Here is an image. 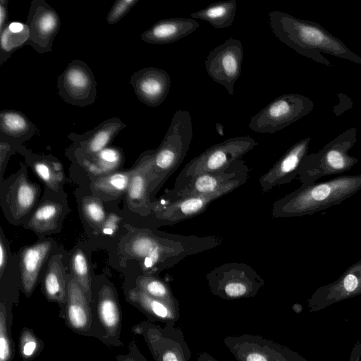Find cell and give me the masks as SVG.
Instances as JSON below:
<instances>
[{
  "mask_svg": "<svg viewBox=\"0 0 361 361\" xmlns=\"http://www.w3.org/2000/svg\"><path fill=\"white\" fill-rule=\"evenodd\" d=\"M273 35L298 54L331 67L322 53L361 65V56L351 51L340 39L321 25L280 11L268 13Z\"/></svg>",
  "mask_w": 361,
  "mask_h": 361,
  "instance_id": "obj_1",
  "label": "cell"
},
{
  "mask_svg": "<svg viewBox=\"0 0 361 361\" xmlns=\"http://www.w3.org/2000/svg\"><path fill=\"white\" fill-rule=\"evenodd\" d=\"M222 242L216 235L198 237L178 234H154L142 230L125 244V252L140 262L145 274L172 267L186 257L212 249Z\"/></svg>",
  "mask_w": 361,
  "mask_h": 361,
  "instance_id": "obj_2",
  "label": "cell"
},
{
  "mask_svg": "<svg viewBox=\"0 0 361 361\" xmlns=\"http://www.w3.org/2000/svg\"><path fill=\"white\" fill-rule=\"evenodd\" d=\"M361 190V175H345L327 181L300 186L277 200L274 218L300 217L338 205Z\"/></svg>",
  "mask_w": 361,
  "mask_h": 361,
  "instance_id": "obj_3",
  "label": "cell"
},
{
  "mask_svg": "<svg viewBox=\"0 0 361 361\" xmlns=\"http://www.w3.org/2000/svg\"><path fill=\"white\" fill-rule=\"evenodd\" d=\"M193 136L192 118L186 110L176 111L159 146L154 149L153 180L149 192H155L183 161Z\"/></svg>",
  "mask_w": 361,
  "mask_h": 361,
  "instance_id": "obj_4",
  "label": "cell"
},
{
  "mask_svg": "<svg viewBox=\"0 0 361 361\" xmlns=\"http://www.w3.org/2000/svg\"><path fill=\"white\" fill-rule=\"evenodd\" d=\"M357 141V129L350 128L326 144L319 152L307 154L298 169L300 186L314 183L320 178L350 170L358 159L348 154Z\"/></svg>",
  "mask_w": 361,
  "mask_h": 361,
  "instance_id": "obj_5",
  "label": "cell"
},
{
  "mask_svg": "<svg viewBox=\"0 0 361 361\" xmlns=\"http://www.w3.org/2000/svg\"><path fill=\"white\" fill-rule=\"evenodd\" d=\"M257 145L258 142L252 137L244 135L211 146L185 165L171 189H178L199 175L226 169Z\"/></svg>",
  "mask_w": 361,
  "mask_h": 361,
  "instance_id": "obj_6",
  "label": "cell"
},
{
  "mask_svg": "<svg viewBox=\"0 0 361 361\" xmlns=\"http://www.w3.org/2000/svg\"><path fill=\"white\" fill-rule=\"evenodd\" d=\"M90 304L92 312L90 337L97 338L107 346H123L121 309L114 287L104 283L97 290L92 288Z\"/></svg>",
  "mask_w": 361,
  "mask_h": 361,
  "instance_id": "obj_7",
  "label": "cell"
},
{
  "mask_svg": "<svg viewBox=\"0 0 361 361\" xmlns=\"http://www.w3.org/2000/svg\"><path fill=\"white\" fill-rule=\"evenodd\" d=\"M207 280L212 293L225 300L254 297L264 285L261 276L243 262L216 267L207 275Z\"/></svg>",
  "mask_w": 361,
  "mask_h": 361,
  "instance_id": "obj_8",
  "label": "cell"
},
{
  "mask_svg": "<svg viewBox=\"0 0 361 361\" xmlns=\"http://www.w3.org/2000/svg\"><path fill=\"white\" fill-rule=\"evenodd\" d=\"M314 102L295 93L281 95L254 115L249 128L255 133L274 134L310 114Z\"/></svg>",
  "mask_w": 361,
  "mask_h": 361,
  "instance_id": "obj_9",
  "label": "cell"
},
{
  "mask_svg": "<svg viewBox=\"0 0 361 361\" xmlns=\"http://www.w3.org/2000/svg\"><path fill=\"white\" fill-rule=\"evenodd\" d=\"M132 333L142 336L154 361H190L191 358L183 332L176 323L161 326L145 320L134 325Z\"/></svg>",
  "mask_w": 361,
  "mask_h": 361,
  "instance_id": "obj_10",
  "label": "cell"
},
{
  "mask_svg": "<svg viewBox=\"0 0 361 361\" xmlns=\"http://www.w3.org/2000/svg\"><path fill=\"white\" fill-rule=\"evenodd\" d=\"M250 169L245 161L240 159L225 170L199 175L178 189L166 190V202H171L181 198L210 194L228 187L238 188L245 183Z\"/></svg>",
  "mask_w": 361,
  "mask_h": 361,
  "instance_id": "obj_11",
  "label": "cell"
},
{
  "mask_svg": "<svg viewBox=\"0 0 361 361\" xmlns=\"http://www.w3.org/2000/svg\"><path fill=\"white\" fill-rule=\"evenodd\" d=\"M244 51L240 40L231 37L211 50L205 59L207 74L224 86L230 95L234 94V85L239 78Z\"/></svg>",
  "mask_w": 361,
  "mask_h": 361,
  "instance_id": "obj_12",
  "label": "cell"
},
{
  "mask_svg": "<svg viewBox=\"0 0 361 361\" xmlns=\"http://www.w3.org/2000/svg\"><path fill=\"white\" fill-rule=\"evenodd\" d=\"M57 87L61 99L80 107L92 104L97 97V82L88 65L79 59L70 62L58 76Z\"/></svg>",
  "mask_w": 361,
  "mask_h": 361,
  "instance_id": "obj_13",
  "label": "cell"
},
{
  "mask_svg": "<svg viewBox=\"0 0 361 361\" xmlns=\"http://www.w3.org/2000/svg\"><path fill=\"white\" fill-rule=\"evenodd\" d=\"M224 343L237 361H292L288 350L259 335L226 336Z\"/></svg>",
  "mask_w": 361,
  "mask_h": 361,
  "instance_id": "obj_14",
  "label": "cell"
},
{
  "mask_svg": "<svg viewBox=\"0 0 361 361\" xmlns=\"http://www.w3.org/2000/svg\"><path fill=\"white\" fill-rule=\"evenodd\" d=\"M26 24L30 32L27 44L39 54L51 51L53 42L61 27L56 11L44 0H32Z\"/></svg>",
  "mask_w": 361,
  "mask_h": 361,
  "instance_id": "obj_15",
  "label": "cell"
},
{
  "mask_svg": "<svg viewBox=\"0 0 361 361\" xmlns=\"http://www.w3.org/2000/svg\"><path fill=\"white\" fill-rule=\"evenodd\" d=\"M236 189L228 187L210 194L190 196L171 202H163L154 212V218L163 224L172 225L204 212L209 204Z\"/></svg>",
  "mask_w": 361,
  "mask_h": 361,
  "instance_id": "obj_16",
  "label": "cell"
},
{
  "mask_svg": "<svg viewBox=\"0 0 361 361\" xmlns=\"http://www.w3.org/2000/svg\"><path fill=\"white\" fill-rule=\"evenodd\" d=\"M311 141L310 136L293 145L259 179L263 192H268L274 187L291 182L298 176L300 164L308 152Z\"/></svg>",
  "mask_w": 361,
  "mask_h": 361,
  "instance_id": "obj_17",
  "label": "cell"
},
{
  "mask_svg": "<svg viewBox=\"0 0 361 361\" xmlns=\"http://www.w3.org/2000/svg\"><path fill=\"white\" fill-rule=\"evenodd\" d=\"M130 83L141 102L149 107H157L166 99L171 80L166 71L146 67L133 73Z\"/></svg>",
  "mask_w": 361,
  "mask_h": 361,
  "instance_id": "obj_18",
  "label": "cell"
},
{
  "mask_svg": "<svg viewBox=\"0 0 361 361\" xmlns=\"http://www.w3.org/2000/svg\"><path fill=\"white\" fill-rule=\"evenodd\" d=\"M126 127V124L119 118L113 117L83 134L71 133L68 137L73 142L75 156L81 158L82 161L109 146L114 138Z\"/></svg>",
  "mask_w": 361,
  "mask_h": 361,
  "instance_id": "obj_19",
  "label": "cell"
},
{
  "mask_svg": "<svg viewBox=\"0 0 361 361\" xmlns=\"http://www.w3.org/2000/svg\"><path fill=\"white\" fill-rule=\"evenodd\" d=\"M75 334L90 337L92 312L90 302L73 276L67 279V295L60 317Z\"/></svg>",
  "mask_w": 361,
  "mask_h": 361,
  "instance_id": "obj_20",
  "label": "cell"
},
{
  "mask_svg": "<svg viewBox=\"0 0 361 361\" xmlns=\"http://www.w3.org/2000/svg\"><path fill=\"white\" fill-rule=\"evenodd\" d=\"M200 27L197 20L189 18H171L154 23L141 34V39L148 44H166L175 42L195 31Z\"/></svg>",
  "mask_w": 361,
  "mask_h": 361,
  "instance_id": "obj_21",
  "label": "cell"
},
{
  "mask_svg": "<svg viewBox=\"0 0 361 361\" xmlns=\"http://www.w3.org/2000/svg\"><path fill=\"white\" fill-rule=\"evenodd\" d=\"M154 149L147 150L142 154L133 169L130 185L127 191V200L134 207L149 209L148 196L150 184L153 180V159Z\"/></svg>",
  "mask_w": 361,
  "mask_h": 361,
  "instance_id": "obj_22",
  "label": "cell"
},
{
  "mask_svg": "<svg viewBox=\"0 0 361 361\" xmlns=\"http://www.w3.org/2000/svg\"><path fill=\"white\" fill-rule=\"evenodd\" d=\"M51 246L50 241L44 240L27 247L20 254L22 288L27 298L35 289L40 270L49 255Z\"/></svg>",
  "mask_w": 361,
  "mask_h": 361,
  "instance_id": "obj_23",
  "label": "cell"
},
{
  "mask_svg": "<svg viewBox=\"0 0 361 361\" xmlns=\"http://www.w3.org/2000/svg\"><path fill=\"white\" fill-rule=\"evenodd\" d=\"M126 300L151 322L176 323L180 317V309L154 298L136 287L128 290Z\"/></svg>",
  "mask_w": 361,
  "mask_h": 361,
  "instance_id": "obj_24",
  "label": "cell"
},
{
  "mask_svg": "<svg viewBox=\"0 0 361 361\" xmlns=\"http://www.w3.org/2000/svg\"><path fill=\"white\" fill-rule=\"evenodd\" d=\"M39 189L37 185L30 182L24 173L20 174L8 188L6 195V203L13 217H23L32 209Z\"/></svg>",
  "mask_w": 361,
  "mask_h": 361,
  "instance_id": "obj_25",
  "label": "cell"
},
{
  "mask_svg": "<svg viewBox=\"0 0 361 361\" xmlns=\"http://www.w3.org/2000/svg\"><path fill=\"white\" fill-rule=\"evenodd\" d=\"M42 290L48 301L59 305L61 317L66 301L67 280L60 255L54 256L49 263L42 281Z\"/></svg>",
  "mask_w": 361,
  "mask_h": 361,
  "instance_id": "obj_26",
  "label": "cell"
},
{
  "mask_svg": "<svg viewBox=\"0 0 361 361\" xmlns=\"http://www.w3.org/2000/svg\"><path fill=\"white\" fill-rule=\"evenodd\" d=\"M37 131L35 124L23 112L13 109L0 111L1 137L20 143Z\"/></svg>",
  "mask_w": 361,
  "mask_h": 361,
  "instance_id": "obj_27",
  "label": "cell"
},
{
  "mask_svg": "<svg viewBox=\"0 0 361 361\" xmlns=\"http://www.w3.org/2000/svg\"><path fill=\"white\" fill-rule=\"evenodd\" d=\"M237 9L235 0H226L209 4L204 8L190 13L191 18L209 23L216 29L229 27L233 23Z\"/></svg>",
  "mask_w": 361,
  "mask_h": 361,
  "instance_id": "obj_28",
  "label": "cell"
},
{
  "mask_svg": "<svg viewBox=\"0 0 361 361\" xmlns=\"http://www.w3.org/2000/svg\"><path fill=\"white\" fill-rule=\"evenodd\" d=\"M0 65H2L15 51L27 44L29 27L26 23L13 21L0 32Z\"/></svg>",
  "mask_w": 361,
  "mask_h": 361,
  "instance_id": "obj_29",
  "label": "cell"
},
{
  "mask_svg": "<svg viewBox=\"0 0 361 361\" xmlns=\"http://www.w3.org/2000/svg\"><path fill=\"white\" fill-rule=\"evenodd\" d=\"M123 161L121 148L109 145L92 158L82 161L85 167L93 175L104 176L114 172Z\"/></svg>",
  "mask_w": 361,
  "mask_h": 361,
  "instance_id": "obj_30",
  "label": "cell"
},
{
  "mask_svg": "<svg viewBox=\"0 0 361 361\" xmlns=\"http://www.w3.org/2000/svg\"><path fill=\"white\" fill-rule=\"evenodd\" d=\"M135 287L154 298L180 309L179 302L168 283L151 274H145L140 276L136 279Z\"/></svg>",
  "mask_w": 361,
  "mask_h": 361,
  "instance_id": "obj_31",
  "label": "cell"
},
{
  "mask_svg": "<svg viewBox=\"0 0 361 361\" xmlns=\"http://www.w3.org/2000/svg\"><path fill=\"white\" fill-rule=\"evenodd\" d=\"M133 173V169L114 171L97 178L92 187L99 193L118 197L128 191Z\"/></svg>",
  "mask_w": 361,
  "mask_h": 361,
  "instance_id": "obj_32",
  "label": "cell"
},
{
  "mask_svg": "<svg viewBox=\"0 0 361 361\" xmlns=\"http://www.w3.org/2000/svg\"><path fill=\"white\" fill-rule=\"evenodd\" d=\"M62 210L59 204L44 202L41 204L32 215L28 225L32 230L44 233L56 228Z\"/></svg>",
  "mask_w": 361,
  "mask_h": 361,
  "instance_id": "obj_33",
  "label": "cell"
},
{
  "mask_svg": "<svg viewBox=\"0 0 361 361\" xmlns=\"http://www.w3.org/2000/svg\"><path fill=\"white\" fill-rule=\"evenodd\" d=\"M32 168L38 177L51 189H56L62 182L63 176V166L56 160L43 158L32 163Z\"/></svg>",
  "mask_w": 361,
  "mask_h": 361,
  "instance_id": "obj_34",
  "label": "cell"
},
{
  "mask_svg": "<svg viewBox=\"0 0 361 361\" xmlns=\"http://www.w3.org/2000/svg\"><path fill=\"white\" fill-rule=\"evenodd\" d=\"M73 276L85 293L90 302L92 297V281L87 257L80 249L75 250L71 258Z\"/></svg>",
  "mask_w": 361,
  "mask_h": 361,
  "instance_id": "obj_35",
  "label": "cell"
},
{
  "mask_svg": "<svg viewBox=\"0 0 361 361\" xmlns=\"http://www.w3.org/2000/svg\"><path fill=\"white\" fill-rule=\"evenodd\" d=\"M44 344L34 331L23 328L19 336V354L24 361H30L37 357L44 348Z\"/></svg>",
  "mask_w": 361,
  "mask_h": 361,
  "instance_id": "obj_36",
  "label": "cell"
},
{
  "mask_svg": "<svg viewBox=\"0 0 361 361\" xmlns=\"http://www.w3.org/2000/svg\"><path fill=\"white\" fill-rule=\"evenodd\" d=\"M14 354V343L9 332L6 303L0 305V361H11Z\"/></svg>",
  "mask_w": 361,
  "mask_h": 361,
  "instance_id": "obj_37",
  "label": "cell"
},
{
  "mask_svg": "<svg viewBox=\"0 0 361 361\" xmlns=\"http://www.w3.org/2000/svg\"><path fill=\"white\" fill-rule=\"evenodd\" d=\"M82 209L87 220L96 225L104 224L106 213L99 200L94 197H85L82 201Z\"/></svg>",
  "mask_w": 361,
  "mask_h": 361,
  "instance_id": "obj_38",
  "label": "cell"
},
{
  "mask_svg": "<svg viewBox=\"0 0 361 361\" xmlns=\"http://www.w3.org/2000/svg\"><path fill=\"white\" fill-rule=\"evenodd\" d=\"M138 1L139 0H116L107 14V23L110 25L117 23Z\"/></svg>",
  "mask_w": 361,
  "mask_h": 361,
  "instance_id": "obj_39",
  "label": "cell"
},
{
  "mask_svg": "<svg viewBox=\"0 0 361 361\" xmlns=\"http://www.w3.org/2000/svg\"><path fill=\"white\" fill-rule=\"evenodd\" d=\"M116 361H147L134 340L129 344L128 352L124 355H116Z\"/></svg>",
  "mask_w": 361,
  "mask_h": 361,
  "instance_id": "obj_40",
  "label": "cell"
},
{
  "mask_svg": "<svg viewBox=\"0 0 361 361\" xmlns=\"http://www.w3.org/2000/svg\"><path fill=\"white\" fill-rule=\"evenodd\" d=\"M118 217L114 214H111L103 224V233L112 235L117 229Z\"/></svg>",
  "mask_w": 361,
  "mask_h": 361,
  "instance_id": "obj_41",
  "label": "cell"
},
{
  "mask_svg": "<svg viewBox=\"0 0 361 361\" xmlns=\"http://www.w3.org/2000/svg\"><path fill=\"white\" fill-rule=\"evenodd\" d=\"M8 0L0 1V32L8 24Z\"/></svg>",
  "mask_w": 361,
  "mask_h": 361,
  "instance_id": "obj_42",
  "label": "cell"
},
{
  "mask_svg": "<svg viewBox=\"0 0 361 361\" xmlns=\"http://www.w3.org/2000/svg\"><path fill=\"white\" fill-rule=\"evenodd\" d=\"M7 261V252L6 247L4 244L3 240L1 239V243H0V273L1 276H2L4 270L5 269L6 264Z\"/></svg>",
  "mask_w": 361,
  "mask_h": 361,
  "instance_id": "obj_43",
  "label": "cell"
},
{
  "mask_svg": "<svg viewBox=\"0 0 361 361\" xmlns=\"http://www.w3.org/2000/svg\"><path fill=\"white\" fill-rule=\"evenodd\" d=\"M197 361H219L216 360L212 355L207 352L200 353L198 356Z\"/></svg>",
  "mask_w": 361,
  "mask_h": 361,
  "instance_id": "obj_44",
  "label": "cell"
},
{
  "mask_svg": "<svg viewBox=\"0 0 361 361\" xmlns=\"http://www.w3.org/2000/svg\"><path fill=\"white\" fill-rule=\"evenodd\" d=\"M215 128H216V132L221 135V136H224V126L221 124V123H216L215 125Z\"/></svg>",
  "mask_w": 361,
  "mask_h": 361,
  "instance_id": "obj_45",
  "label": "cell"
}]
</instances>
